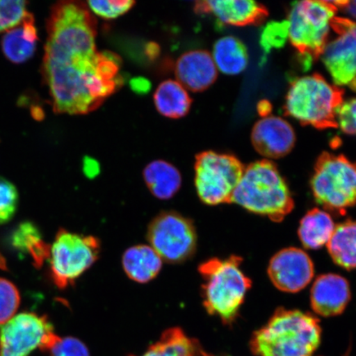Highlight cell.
Segmentation results:
<instances>
[{
    "label": "cell",
    "instance_id": "obj_2",
    "mask_svg": "<svg viewBox=\"0 0 356 356\" xmlns=\"http://www.w3.org/2000/svg\"><path fill=\"white\" fill-rule=\"evenodd\" d=\"M318 318L296 309H278L251 338L257 356H313L321 342Z\"/></svg>",
    "mask_w": 356,
    "mask_h": 356
},
{
    "label": "cell",
    "instance_id": "obj_22",
    "mask_svg": "<svg viewBox=\"0 0 356 356\" xmlns=\"http://www.w3.org/2000/svg\"><path fill=\"white\" fill-rule=\"evenodd\" d=\"M154 101L160 114L173 119L185 117L191 105L188 90L177 80L172 79L159 84L154 92Z\"/></svg>",
    "mask_w": 356,
    "mask_h": 356
},
{
    "label": "cell",
    "instance_id": "obj_30",
    "mask_svg": "<svg viewBox=\"0 0 356 356\" xmlns=\"http://www.w3.org/2000/svg\"><path fill=\"white\" fill-rule=\"evenodd\" d=\"M19 193L10 181L0 177V225L6 224L15 215Z\"/></svg>",
    "mask_w": 356,
    "mask_h": 356
},
{
    "label": "cell",
    "instance_id": "obj_17",
    "mask_svg": "<svg viewBox=\"0 0 356 356\" xmlns=\"http://www.w3.org/2000/svg\"><path fill=\"white\" fill-rule=\"evenodd\" d=\"M177 81L186 90L202 92L216 81L218 70L210 53L195 50L184 53L175 65Z\"/></svg>",
    "mask_w": 356,
    "mask_h": 356
},
{
    "label": "cell",
    "instance_id": "obj_5",
    "mask_svg": "<svg viewBox=\"0 0 356 356\" xmlns=\"http://www.w3.org/2000/svg\"><path fill=\"white\" fill-rule=\"evenodd\" d=\"M343 102V91L314 74L296 79L291 84L284 110L302 124L318 129L337 127L338 108Z\"/></svg>",
    "mask_w": 356,
    "mask_h": 356
},
{
    "label": "cell",
    "instance_id": "obj_8",
    "mask_svg": "<svg viewBox=\"0 0 356 356\" xmlns=\"http://www.w3.org/2000/svg\"><path fill=\"white\" fill-rule=\"evenodd\" d=\"M244 169L233 155L213 151L200 154L195 164V184L200 200L209 206L232 203Z\"/></svg>",
    "mask_w": 356,
    "mask_h": 356
},
{
    "label": "cell",
    "instance_id": "obj_28",
    "mask_svg": "<svg viewBox=\"0 0 356 356\" xmlns=\"http://www.w3.org/2000/svg\"><path fill=\"white\" fill-rule=\"evenodd\" d=\"M19 305L20 296L15 284L0 278V324L10 321Z\"/></svg>",
    "mask_w": 356,
    "mask_h": 356
},
{
    "label": "cell",
    "instance_id": "obj_20",
    "mask_svg": "<svg viewBox=\"0 0 356 356\" xmlns=\"http://www.w3.org/2000/svg\"><path fill=\"white\" fill-rule=\"evenodd\" d=\"M335 228L330 213L314 208L302 217L298 234L305 248L317 250L327 245Z\"/></svg>",
    "mask_w": 356,
    "mask_h": 356
},
{
    "label": "cell",
    "instance_id": "obj_34",
    "mask_svg": "<svg viewBox=\"0 0 356 356\" xmlns=\"http://www.w3.org/2000/svg\"><path fill=\"white\" fill-rule=\"evenodd\" d=\"M131 86L134 90L137 92H147L149 90L150 83L145 79H133Z\"/></svg>",
    "mask_w": 356,
    "mask_h": 356
},
{
    "label": "cell",
    "instance_id": "obj_37",
    "mask_svg": "<svg viewBox=\"0 0 356 356\" xmlns=\"http://www.w3.org/2000/svg\"><path fill=\"white\" fill-rule=\"evenodd\" d=\"M262 104H264V105L259 106V111L264 117H266L267 114H268L267 113L270 111V104H267L266 102H262Z\"/></svg>",
    "mask_w": 356,
    "mask_h": 356
},
{
    "label": "cell",
    "instance_id": "obj_9",
    "mask_svg": "<svg viewBox=\"0 0 356 356\" xmlns=\"http://www.w3.org/2000/svg\"><path fill=\"white\" fill-rule=\"evenodd\" d=\"M100 252L99 240L60 229L50 249L51 273L59 289L72 284L95 264Z\"/></svg>",
    "mask_w": 356,
    "mask_h": 356
},
{
    "label": "cell",
    "instance_id": "obj_24",
    "mask_svg": "<svg viewBox=\"0 0 356 356\" xmlns=\"http://www.w3.org/2000/svg\"><path fill=\"white\" fill-rule=\"evenodd\" d=\"M329 254L342 268H356V221L346 220L336 225L327 245Z\"/></svg>",
    "mask_w": 356,
    "mask_h": 356
},
{
    "label": "cell",
    "instance_id": "obj_21",
    "mask_svg": "<svg viewBox=\"0 0 356 356\" xmlns=\"http://www.w3.org/2000/svg\"><path fill=\"white\" fill-rule=\"evenodd\" d=\"M144 178L155 197L168 200L180 189L181 177L178 169L163 160H155L146 166Z\"/></svg>",
    "mask_w": 356,
    "mask_h": 356
},
{
    "label": "cell",
    "instance_id": "obj_18",
    "mask_svg": "<svg viewBox=\"0 0 356 356\" xmlns=\"http://www.w3.org/2000/svg\"><path fill=\"white\" fill-rule=\"evenodd\" d=\"M38 30L32 13L26 15L20 24L7 31L1 42L2 51L8 60L22 64L32 58L37 49Z\"/></svg>",
    "mask_w": 356,
    "mask_h": 356
},
{
    "label": "cell",
    "instance_id": "obj_16",
    "mask_svg": "<svg viewBox=\"0 0 356 356\" xmlns=\"http://www.w3.org/2000/svg\"><path fill=\"white\" fill-rule=\"evenodd\" d=\"M199 13H211L225 25L243 26L261 24L268 15L266 8L251 0H211L195 3Z\"/></svg>",
    "mask_w": 356,
    "mask_h": 356
},
{
    "label": "cell",
    "instance_id": "obj_10",
    "mask_svg": "<svg viewBox=\"0 0 356 356\" xmlns=\"http://www.w3.org/2000/svg\"><path fill=\"white\" fill-rule=\"evenodd\" d=\"M148 239L150 247L169 264L189 259L197 248L193 221L173 211L162 212L154 218L149 226Z\"/></svg>",
    "mask_w": 356,
    "mask_h": 356
},
{
    "label": "cell",
    "instance_id": "obj_25",
    "mask_svg": "<svg viewBox=\"0 0 356 356\" xmlns=\"http://www.w3.org/2000/svg\"><path fill=\"white\" fill-rule=\"evenodd\" d=\"M198 342L191 339L179 327L168 329L159 340L142 356H200Z\"/></svg>",
    "mask_w": 356,
    "mask_h": 356
},
{
    "label": "cell",
    "instance_id": "obj_33",
    "mask_svg": "<svg viewBox=\"0 0 356 356\" xmlns=\"http://www.w3.org/2000/svg\"><path fill=\"white\" fill-rule=\"evenodd\" d=\"M336 122L347 135L356 136V99L342 102L337 111Z\"/></svg>",
    "mask_w": 356,
    "mask_h": 356
},
{
    "label": "cell",
    "instance_id": "obj_26",
    "mask_svg": "<svg viewBox=\"0 0 356 356\" xmlns=\"http://www.w3.org/2000/svg\"><path fill=\"white\" fill-rule=\"evenodd\" d=\"M11 245L22 254L30 256L37 266H42L50 256V246L43 241L33 222H22L17 227L11 236Z\"/></svg>",
    "mask_w": 356,
    "mask_h": 356
},
{
    "label": "cell",
    "instance_id": "obj_32",
    "mask_svg": "<svg viewBox=\"0 0 356 356\" xmlns=\"http://www.w3.org/2000/svg\"><path fill=\"white\" fill-rule=\"evenodd\" d=\"M48 351L51 356H89L86 346L74 337H59Z\"/></svg>",
    "mask_w": 356,
    "mask_h": 356
},
{
    "label": "cell",
    "instance_id": "obj_1",
    "mask_svg": "<svg viewBox=\"0 0 356 356\" xmlns=\"http://www.w3.org/2000/svg\"><path fill=\"white\" fill-rule=\"evenodd\" d=\"M96 33V22L83 3L52 8L42 74L56 113H90L121 84L118 57L97 52Z\"/></svg>",
    "mask_w": 356,
    "mask_h": 356
},
{
    "label": "cell",
    "instance_id": "obj_6",
    "mask_svg": "<svg viewBox=\"0 0 356 356\" xmlns=\"http://www.w3.org/2000/svg\"><path fill=\"white\" fill-rule=\"evenodd\" d=\"M316 202L335 215L356 206V163L343 155L323 153L311 179Z\"/></svg>",
    "mask_w": 356,
    "mask_h": 356
},
{
    "label": "cell",
    "instance_id": "obj_15",
    "mask_svg": "<svg viewBox=\"0 0 356 356\" xmlns=\"http://www.w3.org/2000/svg\"><path fill=\"white\" fill-rule=\"evenodd\" d=\"M349 282L339 275H319L311 289L312 309L323 317H334L343 313L350 300Z\"/></svg>",
    "mask_w": 356,
    "mask_h": 356
},
{
    "label": "cell",
    "instance_id": "obj_7",
    "mask_svg": "<svg viewBox=\"0 0 356 356\" xmlns=\"http://www.w3.org/2000/svg\"><path fill=\"white\" fill-rule=\"evenodd\" d=\"M337 10L335 1L308 0L293 3L287 20L289 39L309 61L321 56Z\"/></svg>",
    "mask_w": 356,
    "mask_h": 356
},
{
    "label": "cell",
    "instance_id": "obj_13",
    "mask_svg": "<svg viewBox=\"0 0 356 356\" xmlns=\"http://www.w3.org/2000/svg\"><path fill=\"white\" fill-rule=\"evenodd\" d=\"M268 275L271 282L280 291L297 293L308 286L313 279L314 264L301 249L284 248L271 258Z\"/></svg>",
    "mask_w": 356,
    "mask_h": 356
},
{
    "label": "cell",
    "instance_id": "obj_12",
    "mask_svg": "<svg viewBox=\"0 0 356 356\" xmlns=\"http://www.w3.org/2000/svg\"><path fill=\"white\" fill-rule=\"evenodd\" d=\"M322 59L336 86L356 91V22L336 17Z\"/></svg>",
    "mask_w": 356,
    "mask_h": 356
},
{
    "label": "cell",
    "instance_id": "obj_31",
    "mask_svg": "<svg viewBox=\"0 0 356 356\" xmlns=\"http://www.w3.org/2000/svg\"><path fill=\"white\" fill-rule=\"evenodd\" d=\"M130 0H99L88 1V6L92 13L104 19H114L127 13L134 6Z\"/></svg>",
    "mask_w": 356,
    "mask_h": 356
},
{
    "label": "cell",
    "instance_id": "obj_19",
    "mask_svg": "<svg viewBox=\"0 0 356 356\" xmlns=\"http://www.w3.org/2000/svg\"><path fill=\"white\" fill-rule=\"evenodd\" d=\"M162 264V258L147 245H136L127 249L122 257V266L127 277L141 284L157 277Z\"/></svg>",
    "mask_w": 356,
    "mask_h": 356
},
{
    "label": "cell",
    "instance_id": "obj_29",
    "mask_svg": "<svg viewBox=\"0 0 356 356\" xmlns=\"http://www.w3.org/2000/svg\"><path fill=\"white\" fill-rule=\"evenodd\" d=\"M289 38L288 22H271L261 35L260 44L266 54L273 49L282 47Z\"/></svg>",
    "mask_w": 356,
    "mask_h": 356
},
{
    "label": "cell",
    "instance_id": "obj_14",
    "mask_svg": "<svg viewBox=\"0 0 356 356\" xmlns=\"http://www.w3.org/2000/svg\"><path fill=\"white\" fill-rule=\"evenodd\" d=\"M252 142L264 157L278 159L291 152L296 143V134L286 120L266 115L253 127Z\"/></svg>",
    "mask_w": 356,
    "mask_h": 356
},
{
    "label": "cell",
    "instance_id": "obj_4",
    "mask_svg": "<svg viewBox=\"0 0 356 356\" xmlns=\"http://www.w3.org/2000/svg\"><path fill=\"white\" fill-rule=\"evenodd\" d=\"M242 262L241 257L231 256L227 259L211 258L199 266L204 309L225 324H232L237 318L252 287V280L240 268Z\"/></svg>",
    "mask_w": 356,
    "mask_h": 356
},
{
    "label": "cell",
    "instance_id": "obj_3",
    "mask_svg": "<svg viewBox=\"0 0 356 356\" xmlns=\"http://www.w3.org/2000/svg\"><path fill=\"white\" fill-rule=\"evenodd\" d=\"M232 203L274 222L282 221L295 207L286 181L269 160H261L245 168Z\"/></svg>",
    "mask_w": 356,
    "mask_h": 356
},
{
    "label": "cell",
    "instance_id": "obj_39",
    "mask_svg": "<svg viewBox=\"0 0 356 356\" xmlns=\"http://www.w3.org/2000/svg\"><path fill=\"white\" fill-rule=\"evenodd\" d=\"M200 356H216L210 353H206V351H204L202 349L200 350Z\"/></svg>",
    "mask_w": 356,
    "mask_h": 356
},
{
    "label": "cell",
    "instance_id": "obj_27",
    "mask_svg": "<svg viewBox=\"0 0 356 356\" xmlns=\"http://www.w3.org/2000/svg\"><path fill=\"white\" fill-rule=\"evenodd\" d=\"M26 6L28 3L21 0H0V33L7 32L24 20L29 13Z\"/></svg>",
    "mask_w": 356,
    "mask_h": 356
},
{
    "label": "cell",
    "instance_id": "obj_23",
    "mask_svg": "<svg viewBox=\"0 0 356 356\" xmlns=\"http://www.w3.org/2000/svg\"><path fill=\"white\" fill-rule=\"evenodd\" d=\"M211 56L217 70L228 75L241 74L248 63L246 47L231 35L218 40L213 44Z\"/></svg>",
    "mask_w": 356,
    "mask_h": 356
},
{
    "label": "cell",
    "instance_id": "obj_11",
    "mask_svg": "<svg viewBox=\"0 0 356 356\" xmlns=\"http://www.w3.org/2000/svg\"><path fill=\"white\" fill-rule=\"evenodd\" d=\"M58 338L46 316L20 314L0 329V356H30L38 349L48 351Z\"/></svg>",
    "mask_w": 356,
    "mask_h": 356
},
{
    "label": "cell",
    "instance_id": "obj_36",
    "mask_svg": "<svg viewBox=\"0 0 356 356\" xmlns=\"http://www.w3.org/2000/svg\"><path fill=\"white\" fill-rule=\"evenodd\" d=\"M93 160H86L84 162V172L89 177H93L99 173V169L97 163L93 164Z\"/></svg>",
    "mask_w": 356,
    "mask_h": 356
},
{
    "label": "cell",
    "instance_id": "obj_38",
    "mask_svg": "<svg viewBox=\"0 0 356 356\" xmlns=\"http://www.w3.org/2000/svg\"><path fill=\"white\" fill-rule=\"evenodd\" d=\"M0 269H7L6 259H4L3 257L1 255V253H0Z\"/></svg>",
    "mask_w": 356,
    "mask_h": 356
},
{
    "label": "cell",
    "instance_id": "obj_35",
    "mask_svg": "<svg viewBox=\"0 0 356 356\" xmlns=\"http://www.w3.org/2000/svg\"><path fill=\"white\" fill-rule=\"evenodd\" d=\"M336 6L338 8H343L350 15L356 19V1H335Z\"/></svg>",
    "mask_w": 356,
    "mask_h": 356
}]
</instances>
